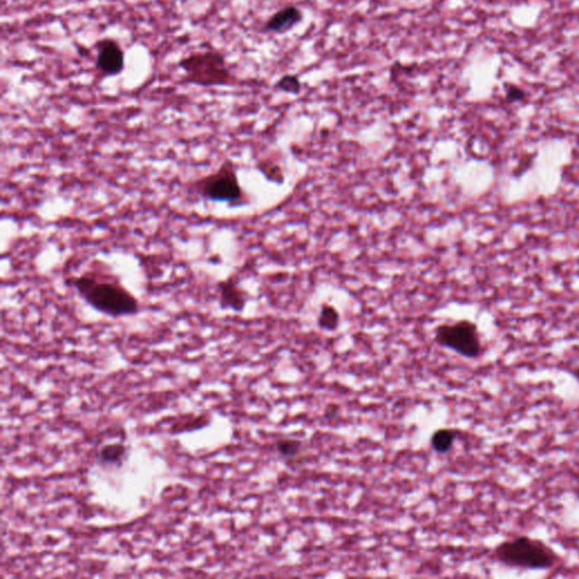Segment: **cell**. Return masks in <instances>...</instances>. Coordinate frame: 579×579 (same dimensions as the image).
Wrapping results in <instances>:
<instances>
[{"mask_svg": "<svg viewBox=\"0 0 579 579\" xmlns=\"http://www.w3.org/2000/svg\"><path fill=\"white\" fill-rule=\"evenodd\" d=\"M217 297L219 306L222 309L235 312H244L249 294L242 288L235 275H230L217 284Z\"/></svg>", "mask_w": 579, "mask_h": 579, "instance_id": "obj_7", "label": "cell"}, {"mask_svg": "<svg viewBox=\"0 0 579 579\" xmlns=\"http://www.w3.org/2000/svg\"><path fill=\"white\" fill-rule=\"evenodd\" d=\"M184 80L200 87H229L235 82L226 56L215 49L195 51L179 61Z\"/></svg>", "mask_w": 579, "mask_h": 579, "instance_id": "obj_4", "label": "cell"}, {"mask_svg": "<svg viewBox=\"0 0 579 579\" xmlns=\"http://www.w3.org/2000/svg\"><path fill=\"white\" fill-rule=\"evenodd\" d=\"M460 431L452 428H441L434 431L431 437V448L438 454H447L450 452L455 441L460 436Z\"/></svg>", "mask_w": 579, "mask_h": 579, "instance_id": "obj_9", "label": "cell"}, {"mask_svg": "<svg viewBox=\"0 0 579 579\" xmlns=\"http://www.w3.org/2000/svg\"><path fill=\"white\" fill-rule=\"evenodd\" d=\"M526 98V92L520 87L514 85V84H508L506 87V101L508 103H517V102H523Z\"/></svg>", "mask_w": 579, "mask_h": 579, "instance_id": "obj_14", "label": "cell"}, {"mask_svg": "<svg viewBox=\"0 0 579 579\" xmlns=\"http://www.w3.org/2000/svg\"><path fill=\"white\" fill-rule=\"evenodd\" d=\"M189 193L204 202L221 203L231 207L247 205L249 197L241 187L233 161L226 159L217 169L188 184Z\"/></svg>", "mask_w": 579, "mask_h": 579, "instance_id": "obj_3", "label": "cell"}, {"mask_svg": "<svg viewBox=\"0 0 579 579\" xmlns=\"http://www.w3.org/2000/svg\"><path fill=\"white\" fill-rule=\"evenodd\" d=\"M277 87L288 94H299L301 91V82L295 75H284L283 78H279Z\"/></svg>", "mask_w": 579, "mask_h": 579, "instance_id": "obj_13", "label": "cell"}, {"mask_svg": "<svg viewBox=\"0 0 579 579\" xmlns=\"http://www.w3.org/2000/svg\"><path fill=\"white\" fill-rule=\"evenodd\" d=\"M318 326L321 330H328V332H334L337 330L339 325V314L337 310L330 305H323L321 312L318 315L317 319Z\"/></svg>", "mask_w": 579, "mask_h": 579, "instance_id": "obj_11", "label": "cell"}, {"mask_svg": "<svg viewBox=\"0 0 579 579\" xmlns=\"http://www.w3.org/2000/svg\"><path fill=\"white\" fill-rule=\"evenodd\" d=\"M126 456V447L120 443L105 445L100 449L98 455V463L109 467H118Z\"/></svg>", "mask_w": 579, "mask_h": 579, "instance_id": "obj_10", "label": "cell"}, {"mask_svg": "<svg viewBox=\"0 0 579 579\" xmlns=\"http://www.w3.org/2000/svg\"><path fill=\"white\" fill-rule=\"evenodd\" d=\"M337 413H339V406H337V405H328L326 411H325V418H326V419H330V418H335V416H337Z\"/></svg>", "mask_w": 579, "mask_h": 579, "instance_id": "obj_15", "label": "cell"}, {"mask_svg": "<svg viewBox=\"0 0 579 579\" xmlns=\"http://www.w3.org/2000/svg\"><path fill=\"white\" fill-rule=\"evenodd\" d=\"M302 443L293 438H281L277 441V450L279 456L286 460H292L300 454Z\"/></svg>", "mask_w": 579, "mask_h": 579, "instance_id": "obj_12", "label": "cell"}, {"mask_svg": "<svg viewBox=\"0 0 579 579\" xmlns=\"http://www.w3.org/2000/svg\"><path fill=\"white\" fill-rule=\"evenodd\" d=\"M96 67L103 78H113L125 69V51L119 42L104 38L96 42Z\"/></svg>", "mask_w": 579, "mask_h": 579, "instance_id": "obj_6", "label": "cell"}, {"mask_svg": "<svg viewBox=\"0 0 579 579\" xmlns=\"http://www.w3.org/2000/svg\"><path fill=\"white\" fill-rule=\"evenodd\" d=\"M496 562L506 567L526 571H548L560 560L552 548L544 541L518 535L502 541L492 551Z\"/></svg>", "mask_w": 579, "mask_h": 579, "instance_id": "obj_2", "label": "cell"}, {"mask_svg": "<svg viewBox=\"0 0 579 579\" xmlns=\"http://www.w3.org/2000/svg\"><path fill=\"white\" fill-rule=\"evenodd\" d=\"M437 344L454 351L467 359H478L483 353L481 336L478 326L469 321H460L439 325L434 330Z\"/></svg>", "mask_w": 579, "mask_h": 579, "instance_id": "obj_5", "label": "cell"}, {"mask_svg": "<svg viewBox=\"0 0 579 579\" xmlns=\"http://www.w3.org/2000/svg\"><path fill=\"white\" fill-rule=\"evenodd\" d=\"M569 374L573 376L575 379L579 383V367H576V368L569 369Z\"/></svg>", "mask_w": 579, "mask_h": 579, "instance_id": "obj_16", "label": "cell"}, {"mask_svg": "<svg viewBox=\"0 0 579 579\" xmlns=\"http://www.w3.org/2000/svg\"><path fill=\"white\" fill-rule=\"evenodd\" d=\"M302 18V12L298 7L286 6L270 16L265 24V30L272 33H284L297 27Z\"/></svg>", "mask_w": 579, "mask_h": 579, "instance_id": "obj_8", "label": "cell"}, {"mask_svg": "<svg viewBox=\"0 0 579 579\" xmlns=\"http://www.w3.org/2000/svg\"><path fill=\"white\" fill-rule=\"evenodd\" d=\"M66 284L93 310L108 317H131L142 308L140 299L103 261L94 259L80 273L66 279Z\"/></svg>", "mask_w": 579, "mask_h": 579, "instance_id": "obj_1", "label": "cell"}]
</instances>
